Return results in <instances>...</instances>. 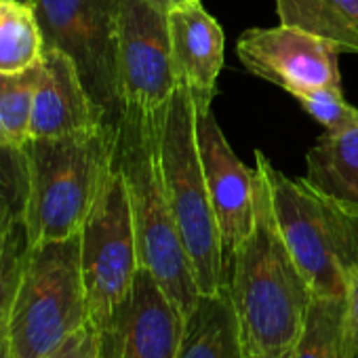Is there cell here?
<instances>
[{"label":"cell","mask_w":358,"mask_h":358,"mask_svg":"<svg viewBox=\"0 0 358 358\" xmlns=\"http://www.w3.org/2000/svg\"><path fill=\"white\" fill-rule=\"evenodd\" d=\"M255 220L230 270V295L245 354H280L295 345L314 291L276 226L270 186L255 164Z\"/></svg>","instance_id":"obj_1"},{"label":"cell","mask_w":358,"mask_h":358,"mask_svg":"<svg viewBox=\"0 0 358 358\" xmlns=\"http://www.w3.org/2000/svg\"><path fill=\"white\" fill-rule=\"evenodd\" d=\"M118 124L30 139L24 145L28 190L22 226L30 247L66 241L80 232L116 162Z\"/></svg>","instance_id":"obj_2"},{"label":"cell","mask_w":358,"mask_h":358,"mask_svg":"<svg viewBox=\"0 0 358 358\" xmlns=\"http://www.w3.org/2000/svg\"><path fill=\"white\" fill-rule=\"evenodd\" d=\"M160 110L141 112L127 108L122 112L118 122L116 164L129 188L139 266L156 278L169 299L188 316L203 293L196 285L164 192L158 156Z\"/></svg>","instance_id":"obj_3"},{"label":"cell","mask_w":358,"mask_h":358,"mask_svg":"<svg viewBox=\"0 0 358 358\" xmlns=\"http://www.w3.org/2000/svg\"><path fill=\"white\" fill-rule=\"evenodd\" d=\"M255 164L270 186L282 241L314 295L345 297L348 272L358 264V205L337 201L306 179H289L255 150Z\"/></svg>","instance_id":"obj_4"},{"label":"cell","mask_w":358,"mask_h":358,"mask_svg":"<svg viewBox=\"0 0 358 358\" xmlns=\"http://www.w3.org/2000/svg\"><path fill=\"white\" fill-rule=\"evenodd\" d=\"M158 156L169 207L203 295L228 287L217 222L199 152L196 108L190 89L179 83L158 116Z\"/></svg>","instance_id":"obj_5"},{"label":"cell","mask_w":358,"mask_h":358,"mask_svg":"<svg viewBox=\"0 0 358 358\" xmlns=\"http://www.w3.org/2000/svg\"><path fill=\"white\" fill-rule=\"evenodd\" d=\"M87 324L80 236L26 243L13 306V358H43Z\"/></svg>","instance_id":"obj_6"},{"label":"cell","mask_w":358,"mask_h":358,"mask_svg":"<svg viewBox=\"0 0 358 358\" xmlns=\"http://www.w3.org/2000/svg\"><path fill=\"white\" fill-rule=\"evenodd\" d=\"M45 49L66 53L106 122L122 118L118 76L120 0H30Z\"/></svg>","instance_id":"obj_7"},{"label":"cell","mask_w":358,"mask_h":358,"mask_svg":"<svg viewBox=\"0 0 358 358\" xmlns=\"http://www.w3.org/2000/svg\"><path fill=\"white\" fill-rule=\"evenodd\" d=\"M78 236L89 324L99 331L127 297L139 270L129 188L116 162Z\"/></svg>","instance_id":"obj_8"},{"label":"cell","mask_w":358,"mask_h":358,"mask_svg":"<svg viewBox=\"0 0 358 358\" xmlns=\"http://www.w3.org/2000/svg\"><path fill=\"white\" fill-rule=\"evenodd\" d=\"M156 0H120L118 76L122 112H158L179 78L171 51L169 17Z\"/></svg>","instance_id":"obj_9"},{"label":"cell","mask_w":358,"mask_h":358,"mask_svg":"<svg viewBox=\"0 0 358 358\" xmlns=\"http://www.w3.org/2000/svg\"><path fill=\"white\" fill-rule=\"evenodd\" d=\"M236 55L257 78L274 83L289 95L295 91L341 89L339 49L306 30L285 26L251 28L241 34Z\"/></svg>","instance_id":"obj_10"},{"label":"cell","mask_w":358,"mask_h":358,"mask_svg":"<svg viewBox=\"0 0 358 358\" xmlns=\"http://www.w3.org/2000/svg\"><path fill=\"white\" fill-rule=\"evenodd\" d=\"M196 137L230 282L232 264L255 220L257 173L234 154L211 108L196 110Z\"/></svg>","instance_id":"obj_11"},{"label":"cell","mask_w":358,"mask_h":358,"mask_svg":"<svg viewBox=\"0 0 358 358\" xmlns=\"http://www.w3.org/2000/svg\"><path fill=\"white\" fill-rule=\"evenodd\" d=\"M186 316L139 266L135 280L97 333L99 358H175Z\"/></svg>","instance_id":"obj_12"},{"label":"cell","mask_w":358,"mask_h":358,"mask_svg":"<svg viewBox=\"0 0 358 358\" xmlns=\"http://www.w3.org/2000/svg\"><path fill=\"white\" fill-rule=\"evenodd\" d=\"M166 17L177 78L190 89L196 110L211 108L224 66V28L201 0H184Z\"/></svg>","instance_id":"obj_13"},{"label":"cell","mask_w":358,"mask_h":358,"mask_svg":"<svg viewBox=\"0 0 358 358\" xmlns=\"http://www.w3.org/2000/svg\"><path fill=\"white\" fill-rule=\"evenodd\" d=\"M106 122L87 93L76 64L57 49H45L34 95L30 139H53L91 131Z\"/></svg>","instance_id":"obj_14"},{"label":"cell","mask_w":358,"mask_h":358,"mask_svg":"<svg viewBox=\"0 0 358 358\" xmlns=\"http://www.w3.org/2000/svg\"><path fill=\"white\" fill-rule=\"evenodd\" d=\"M175 358H245L230 287L213 295H201L186 316Z\"/></svg>","instance_id":"obj_15"},{"label":"cell","mask_w":358,"mask_h":358,"mask_svg":"<svg viewBox=\"0 0 358 358\" xmlns=\"http://www.w3.org/2000/svg\"><path fill=\"white\" fill-rule=\"evenodd\" d=\"M303 179L327 196L358 205V122L327 131L310 148Z\"/></svg>","instance_id":"obj_16"},{"label":"cell","mask_w":358,"mask_h":358,"mask_svg":"<svg viewBox=\"0 0 358 358\" xmlns=\"http://www.w3.org/2000/svg\"><path fill=\"white\" fill-rule=\"evenodd\" d=\"M280 24L333 43L339 53L358 55V0H276Z\"/></svg>","instance_id":"obj_17"},{"label":"cell","mask_w":358,"mask_h":358,"mask_svg":"<svg viewBox=\"0 0 358 358\" xmlns=\"http://www.w3.org/2000/svg\"><path fill=\"white\" fill-rule=\"evenodd\" d=\"M45 59V38L32 5L0 0V74H22Z\"/></svg>","instance_id":"obj_18"},{"label":"cell","mask_w":358,"mask_h":358,"mask_svg":"<svg viewBox=\"0 0 358 358\" xmlns=\"http://www.w3.org/2000/svg\"><path fill=\"white\" fill-rule=\"evenodd\" d=\"M343 320L345 297L314 295L293 358H343Z\"/></svg>","instance_id":"obj_19"},{"label":"cell","mask_w":358,"mask_h":358,"mask_svg":"<svg viewBox=\"0 0 358 358\" xmlns=\"http://www.w3.org/2000/svg\"><path fill=\"white\" fill-rule=\"evenodd\" d=\"M41 66L22 74H0V137L15 148L30 141V122Z\"/></svg>","instance_id":"obj_20"},{"label":"cell","mask_w":358,"mask_h":358,"mask_svg":"<svg viewBox=\"0 0 358 358\" xmlns=\"http://www.w3.org/2000/svg\"><path fill=\"white\" fill-rule=\"evenodd\" d=\"M26 253V234L22 222L13 230L0 257V358H13V306Z\"/></svg>","instance_id":"obj_21"},{"label":"cell","mask_w":358,"mask_h":358,"mask_svg":"<svg viewBox=\"0 0 358 358\" xmlns=\"http://www.w3.org/2000/svg\"><path fill=\"white\" fill-rule=\"evenodd\" d=\"M299 106L327 131H341L358 122V110L352 108L345 99L341 89L333 87H318L291 93Z\"/></svg>","instance_id":"obj_22"},{"label":"cell","mask_w":358,"mask_h":358,"mask_svg":"<svg viewBox=\"0 0 358 358\" xmlns=\"http://www.w3.org/2000/svg\"><path fill=\"white\" fill-rule=\"evenodd\" d=\"M28 190V169L24 148H15L0 137V201L24 211Z\"/></svg>","instance_id":"obj_23"},{"label":"cell","mask_w":358,"mask_h":358,"mask_svg":"<svg viewBox=\"0 0 358 358\" xmlns=\"http://www.w3.org/2000/svg\"><path fill=\"white\" fill-rule=\"evenodd\" d=\"M358 354V264L345 280V320H343V356Z\"/></svg>","instance_id":"obj_24"},{"label":"cell","mask_w":358,"mask_h":358,"mask_svg":"<svg viewBox=\"0 0 358 358\" xmlns=\"http://www.w3.org/2000/svg\"><path fill=\"white\" fill-rule=\"evenodd\" d=\"M43 358H99L97 354V333L91 324L78 329L66 341H62L55 350L45 354Z\"/></svg>","instance_id":"obj_25"},{"label":"cell","mask_w":358,"mask_h":358,"mask_svg":"<svg viewBox=\"0 0 358 358\" xmlns=\"http://www.w3.org/2000/svg\"><path fill=\"white\" fill-rule=\"evenodd\" d=\"M20 222H22V213L13 209L7 201H0V257H3V251Z\"/></svg>","instance_id":"obj_26"},{"label":"cell","mask_w":358,"mask_h":358,"mask_svg":"<svg viewBox=\"0 0 358 358\" xmlns=\"http://www.w3.org/2000/svg\"><path fill=\"white\" fill-rule=\"evenodd\" d=\"M245 358H293V348L280 354H245Z\"/></svg>","instance_id":"obj_27"},{"label":"cell","mask_w":358,"mask_h":358,"mask_svg":"<svg viewBox=\"0 0 358 358\" xmlns=\"http://www.w3.org/2000/svg\"><path fill=\"white\" fill-rule=\"evenodd\" d=\"M156 3H158V5H160L162 9H166V11H169V9H173L175 5L184 3V0H156Z\"/></svg>","instance_id":"obj_28"},{"label":"cell","mask_w":358,"mask_h":358,"mask_svg":"<svg viewBox=\"0 0 358 358\" xmlns=\"http://www.w3.org/2000/svg\"><path fill=\"white\" fill-rule=\"evenodd\" d=\"M343 358H358V354H350V356H343Z\"/></svg>","instance_id":"obj_29"},{"label":"cell","mask_w":358,"mask_h":358,"mask_svg":"<svg viewBox=\"0 0 358 358\" xmlns=\"http://www.w3.org/2000/svg\"><path fill=\"white\" fill-rule=\"evenodd\" d=\"M22 3H28V5H30V0H22Z\"/></svg>","instance_id":"obj_30"}]
</instances>
